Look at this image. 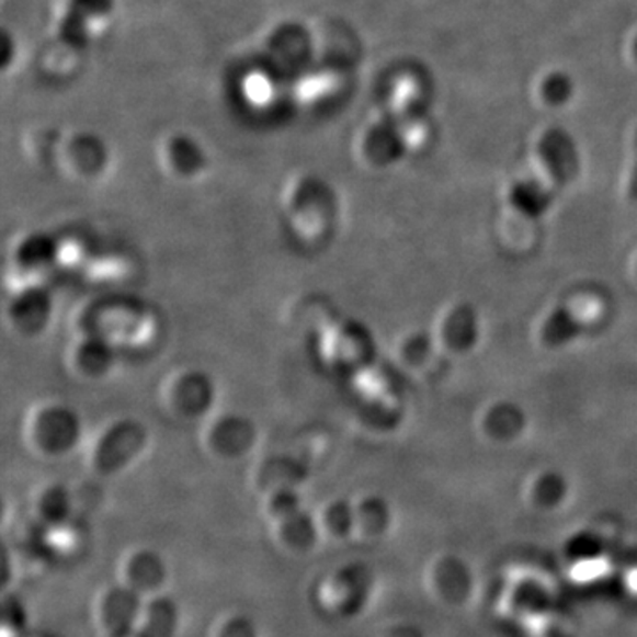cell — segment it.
<instances>
[{
    "mask_svg": "<svg viewBox=\"0 0 637 637\" xmlns=\"http://www.w3.org/2000/svg\"><path fill=\"white\" fill-rule=\"evenodd\" d=\"M140 615H143L140 596L134 588H115L111 593H106L105 601L101 605V622L114 637L134 633Z\"/></svg>",
    "mask_w": 637,
    "mask_h": 637,
    "instance_id": "3957f363",
    "label": "cell"
},
{
    "mask_svg": "<svg viewBox=\"0 0 637 637\" xmlns=\"http://www.w3.org/2000/svg\"><path fill=\"white\" fill-rule=\"evenodd\" d=\"M280 524L284 526V538H289L298 547H305L314 542L316 532L310 519L303 514L302 509L293 510L289 514L278 519Z\"/></svg>",
    "mask_w": 637,
    "mask_h": 637,
    "instance_id": "8992f818",
    "label": "cell"
},
{
    "mask_svg": "<svg viewBox=\"0 0 637 637\" xmlns=\"http://www.w3.org/2000/svg\"><path fill=\"white\" fill-rule=\"evenodd\" d=\"M163 155L169 169L181 178H192L206 166V155L189 135L169 138Z\"/></svg>",
    "mask_w": 637,
    "mask_h": 637,
    "instance_id": "277c9868",
    "label": "cell"
},
{
    "mask_svg": "<svg viewBox=\"0 0 637 637\" xmlns=\"http://www.w3.org/2000/svg\"><path fill=\"white\" fill-rule=\"evenodd\" d=\"M114 0H60L54 20L60 42L71 48H89L109 27Z\"/></svg>",
    "mask_w": 637,
    "mask_h": 637,
    "instance_id": "6da1fadb",
    "label": "cell"
},
{
    "mask_svg": "<svg viewBox=\"0 0 637 637\" xmlns=\"http://www.w3.org/2000/svg\"><path fill=\"white\" fill-rule=\"evenodd\" d=\"M348 507L344 503H337L325 512V523L330 524L331 530L335 533H344L349 524Z\"/></svg>",
    "mask_w": 637,
    "mask_h": 637,
    "instance_id": "52a82bcc",
    "label": "cell"
},
{
    "mask_svg": "<svg viewBox=\"0 0 637 637\" xmlns=\"http://www.w3.org/2000/svg\"><path fill=\"white\" fill-rule=\"evenodd\" d=\"M137 637H172L178 625V610L169 599H158L140 615Z\"/></svg>",
    "mask_w": 637,
    "mask_h": 637,
    "instance_id": "5b68a950",
    "label": "cell"
},
{
    "mask_svg": "<svg viewBox=\"0 0 637 637\" xmlns=\"http://www.w3.org/2000/svg\"><path fill=\"white\" fill-rule=\"evenodd\" d=\"M602 314L601 303L593 296H579L565 303L564 307L556 310L555 316L549 317V321L542 330V342L549 348L569 342L572 337L579 335L582 331L595 325L596 319Z\"/></svg>",
    "mask_w": 637,
    "mask_h": 637,
    "instance_id": "7a4b0ae2",
    "label": "cell"
}]
</instances>
